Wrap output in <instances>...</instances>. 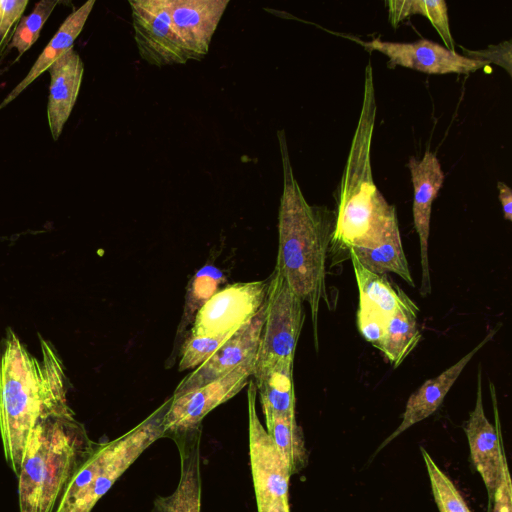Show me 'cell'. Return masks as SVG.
Instances as JSON below:
<instances>
[{
    "mask_svg": "<svg viewBox=\"0 0 512 512\" xmlns=\"http://www.w3.org/2000/svg\"><path fill=\"white\" fill-rule=\"evenodd\" d=\"M40 343L41 360L11 328L0 340V436L5 460L16 476L37 421L70 409L62 361L49 341L41 337Z\"/></svg>",
    "mask_w": 512,
    "mask_h": 512,
    "instance_id": "1",
    "label": "cell"
},
{
    "mask_svg": "<svg viewBox=\"0 0 512 512\" xmlns=\"http://www.w3.org/2000/svg\"><path fill=\"white\" fill-rule=\"evenodd\" d=\"M283 168V192L278 213V255L275 269L293 292L307 302L318 348L321 301L328 305L326 270L335 212L310 205L294 177L285 132H277Z\"/></svg>",
    "mask_w": 512,
    "mask_h": 512,
    "instance_id": "2",
    "label": "cell"
},
{
    "mask_svg": "<svg viewBox=\"0 0 512 512\" xmlns=\"http://www.w3.org/2000/svg\"><path fill=\"white\" fill-rule=\"evenodd\" d=\"M377 112L373 70L365 67L363 100L344 171L335 193L334 250L374 247L398 227L396 210L373 181L371 143Z\"/></svg>",
    "mask_w": 512,
    "mask_h": 512,
    "instance_id": "3",
    "label": "cell"
},
{
    "mask_svg": "<svg viewBox=\"0 0 512 512\" xmlns=\"http://www.w3.org/2000/svg\"><path fill=\"white\" fill-rule=\"evenodd\" d=\"M97 446L71 408L37 421L17 476L20 512H56L71 479Z\"/></svg>",
    "mask_w": 512,
    "mask_h": 512,
    "instance_id": "4",
    "label": "cell"
},
{
    "mask_svg": "<svg viewBox=\"0 0 512 512\" xmlns=\"http://www.w3.org/2000/svg\"><path fill=\"white\" fill-rule=\"evenodd\" d=\"M171 397L120 437L98 443L77 470L56 512H92L120 476L156 440L164 437V418Z\"/></svg>",
    "mask_w": 512,
    "mask_h": 512,
    "instance_id": "5",
    "label": "cell"
},
{
    "mask_svg": "<svg viewBox=\"0 0 512 512\" xmlns=\"http://www.w3.org/2000/svg\"><path fill=\"white\" fill-rule=\"evenodd\" d=\"M304 320L303 301L274 269L268 279L264 326L254 371L279 361L294 360Z\"/></svg>",
    "mask_w": 512,
    "mask_h": 512,
    "instance_id": "6",
    "label": "cell"
},
{
    "mask_svg": "<svg viewBox=\"0 0 512 512\" xmlns=\"http://www.w3.org/2000/svg\"><path fill=\"white\" fill-rule=\"evenodd\" d=\"M256 396V385L250 380L247 388L249 455L257 512H290L288 490L291 474L260 422Z\"/></svg>",
    "mask_w": 512,
    "mask_h": 512,
    "instance_id": "7",
    "label": "cell"
},
{
    "mask_svg": "<svg viewBox=\"0 0 512 512\" xmlns=\"http://www.w3.org/2000/svg\"><path fill=\"white\" fill-rule=\"evenodd\" d=\"M268 280L238 282L214 292L198 309L189 335L232 336L263 306Z\"/></svg>",
    "mask_w": 512,
    "mask_h": 512,
    "instance_id": "8",
    "label": "cell"
},
{
    "mask_svg": "<svg viewBox=\"0 0 512 512\" xmlns=\"http://www.w3.org/2000/svg\"><path fill=\"white\" fill-rule=\"evenodd\" d=\"M253 358L228 374L178 397L164 418V437L174 438L201 427L204 417L217 406L238 394L250 381L255 369Z\"/></svg>",
    "mask_w": 512,
    "mask_h": 512,
    "instance_id": "9",
    "label": "cell"
},
{
    "mask_svg": "<svg viewBox=\"0 0 512 512\" xmlns=\"http://www.w3.org/2000/svg\"><path fill=\"white\" fill-rule=\"evenodd\" d=\"M129 5L134 39L144 61L163 67L191 60L173 29L167 0H130Z\"/></svg>",
    "mask_w": 512,
    "mask_h": 512,
    "instance_id": "10",
    "label": "cell"
},
{
    "mask_svg": "<svg viewBox=\"0 0 512 512\" xmlns=\"http://www.w3.org/2000/svg\"><path fill=\"white\" fill-rule=\"evenodd\" d=\"M369 52L378 51L389 59V66H401L427 74H468L488 65L484 61L470 59L428 39L415 42H390L374 38L364 41L355 36L339 34Z\"/></svg>",
    "mask_w": 512,
    "mask_h": 512,
    "instance_id": "11",
    "label": "cell"
},
{
    "mask_svg": "<svg viewBox=\"0 0 512 512\" xmlns=\"http://www.w3.org/2000/svg\"><path fill=\"white\" fill-rule=\"evenodd\" d=\"M481 370L477 374L476 401L473 410L464 426L471 459L480 474L489 497L490 511L497 488L501 482L503 471L507 465L502 447L498 413L496 409L495 388L491 383L493 406L497 426L494 427L487 419L482 399Z\"/></svg>",
    "mask_w": 512,
    "mask_h": 512,
    "instance_id": "12",
    "label": "cell"
},
{
    "mask_svg": "<svg viewBox=\"0 0 512 512\" xmlns=\"http://www.w3.org/2000/svg\"><path fill=\"white\" fill-rule=\"evenodd\" d=\"M265 319V302L258 313L237 330L206 361L190 372L176 387L172 397L212 382L241 364L256 358Z\"/></svg>",
    "mask_w": 512,
    "mask_h": 512,
    "instance_id": "13",
    "label": "cell"
},
{
    "mask_svg": "<svg viewBox=\"0 0 512 512\" xmlns=\"http://www.w3.org/2000/svg\"><path fill=\"white\" fill-rule=\"evenodd\" d=\"M408 168L414 190L413 221L419 236L421 258V287L420 294L431 293L430 268L428 262V238L432 203L444 182V173L436 155L426 151L421 160L410 157Z\"/></svg>",
    "mask_w": 512,
    "mask_h": 512,
    "instance_id": "14",
    "label": "cell"
},
{
    "mask_svg": "<svg viewBox=\"0 0 512 512\" xmlns=\"http://www.w3.org/2000/svg\"><path fill=\"white\" fill-rule=\"evenodd\" d=\"M173 29L191 60L208 52L229 0H167Z\"/></svg>",
    "mask_w": 512,
    "mask_h": 512,
    "instance_id": "15",
    "label": "cell"
},
{
    "mask_svg": "<svg viewBox=\"0 0 512 512\" xmlns=\"http://www.w3.org/2000/svg\"><path fill=\"white\" fill-rule=\"evenodd\" d=\"M499 327L500 325L491 330L480 343H478L460 360L444 370L438 376L426 380L414 393L411 394L407 400L400 424L385 440H383L376 453L386 447L407 429L428 418L441 406L445 396L448 394L466 365L485 344L492 340Z\"/></svg>",
    "mask_w": 512,
    "mask_h": 512,
    "instance_id": "16",
    "label": "cell"
},
{
    "mask_svg": "<svg viewBox=\"0 0 512 512\" xmlns=\"http://www.w3.org/2000/svg\"><path fill=\"white\" fill-rule=\"evenodd\" d=\"M180 456L175 490L155 499L152 512H201V427L174 437Z\"/></svg>",
    "mask_w": 512,
    "mask_h": 512,
    "instance_id": "17",
    "label": "cell"
},
{
    "mask_svg": "<svg viewBox=\"0 0 512 512\" xmlns=\"http://www.w3.org/2000/svg\"><path fill=\"white\" fill-rule=\"evenodd\" d=\"M50 87L47 104V120L54 141L62 133L77 100L84 65L79 54L70 49L48 69Z\"/></svg>",
    "mask_w": 512,
    "mask_h": 512,
    "instance_id": "18",
    "label": "cell"
},
{
    "mask_svg": "<svg viewBox=\"0 0 512 512\" xmlns=\"http://www.w3.org/2000/svg\"><path fill=\"white\" fill-rule=\"evenodd\" d=\"M94 4L95 0H89L66 17L27 75L0 103V109L13 101L22 91L35 81L37 77L48 70L54 62L61 58L70 49H73L74 41L80 35Z\"/></svg>",
    "mask_w": 512,
    "mask_h": 512,
    "instance_id": "19",
    "label": "cell"
},
{
    "mask_svg": "<svg viewBox=\"0 0 512 512\" xmlns=\"http://www.w3.org/2000/svg\"><path fill=\"white\" fill-rule=\"evenodd\" d=\"M293 361H279L254 371V383L264 415L295 417Z\"/></svg>",
    "mask_w": 512,
    "mask_h": 512,
    "instance_id": "20",
    "label": "cell"
},
{
    "mask_svg": "<svg viewBox=\"0 0 512 512\" xmlns=\"http://www.w3.org/2000/svg\"><path fill=\"white\" fill-rule=\"evenodd\" d=\"M417 312V305L404 293L376 346L394 368L406 359L421 339Z\"/></svg>",
    "mask_w": 512,
    "mask_h": 512,
    "instance_id": "21",
    "label": "cell"
},
{
    "mask_svg": "<svg viewBox=\"0 0 512 512\" xmlns=\"http://www.w3.org/2000/svg\"><path fill=\"white\" fill-rule=\"evenodd\" d=\"M359 289V309L373 313L386 321L400 304L404 292L394 287L385 275L365 269L354 257H350Z\"/></svg>",
    "mask_w": 512,
    "mask_h": 512,
    "instance_id": "22",
    "label": "cell"
},
{
    "mask_svg": "<svg viewBox=\"0 0 512 512\" xmlns=\"http://www.w3.org/2000/svg\"><path fill=\"white\" fill-rule=\"evenodd\" d=\"M347 256L354 257L372 273L385 275L391 272L400 276L410 286H415L402 246L399 227L376 246L351 248Z\"/></svg>",
    "mask_w": 512,
    "mask_h": 512,
    "instance_id": "23",
    "label": "cell"
},
{
    "mask_svg": "<svg viewBox=\"0 0 512 512\" xmlns=\"http://www.w3.org/2000/svg\"><path fill=\"white\" fill-rule=\"evenodd\" d=\"M266 431L286 462L291 476L308 464L304 435L295 417L264 415Z\"/></svg>",
    "mask_w": 512,
    "mask_h": 512,
    "instance_id": "24",
    "label": "cell"
},
{
    "mask_svg": "<svg viewBox=\"0 0 512 512\" xmlns=\"http://www.w3.org/2000/svg\"><path fill=\"white\" fill-rule=\"evenodd\" d=\"M385 4L393 27H397L401 21L412 15L420 14L429 19L445 47L455 51L449 26L448 8L444 0H388Z\"/></svg>",
    "mask_w": 512,
    "mask_h": 512,
    "instance_id": "25",
    "label": "cell"
},
{
    "mask_svg": "<svg viewBox=\"0 0 512 512\" xmlns=\"http://www.w3.org/2000/svg\"><path fill=\"white\" fill-rule=\"evenodd\" d=\"M420 450L439 512H471L451 479L438 467L424 448Z\"/></svg>",
    "mask_w": 512,
    "mask_h": 512,
    "instance_id": "26",
    "label": "cell"
},
{
    "mask_svg": "<svg viewBox=\"0 0 512 512\" xmlns=\"http://www.w3.org/2000/svg\"><path fill=\"white\" fill-rule=\"evenodd\" d=\"M58 3V0H41L29 15L21 17L9 45L18 51L16 61L38 40L44 23Z\"/></svg>",
    "mask_w": 512,
    "mask_h": 512,
    "instance_id": "27",
    "label": "cell"
},
{
    "mask_svg": "<svg viewBox=\"0 0 512 512\" xmlns=\"http://www.w3.org/2000/svg\"><path fill=\"white\" fill-rule=\"evenodd\" d=\"M231 336H191L184 341L179 359V371L196 368L206 361Z\"/></svg>",
    "mask_w": 512,
    "mask_h": 512,
    "instance_id": "28",
    "label": "cell"
},
{
    "mask_svg": "<svg viewBox=\"0 0 512 512\" xmlns=\"http://www.w3.org/2000/svg\"><path fill=\"white\" fill-rule=\"evenodd\" d=\"M465 57L484 61L487 64L494 63L507 71L512 76V41H503L497 45H490L482 50H469L462 47Z\"/></svg>",
    "mask_w": 512,
    "mask_h": 512,
    "instance_id": "29",
    "label": "cell"
},
{
    "mask_svg": "<svg viewBox=\"0 0 512 512\" xmlns=\"http://www.w3.org/2000/svg\"><path fill=\"white\" fill-rule=\"evenodd\" d=\"M388 321L366 311L358 310L357 324L361 335L375 347L381 340Z\"/></svg>",
    "mask_w": 512,
    "mask_h": 512,
    "instance_id": "30",
    "label": "cell"
},
{
    "mask_svg": "<svg viewBox=\"0 0 512 512\" xmlns=\"http://www.w3.org/2000/svg\"><path fill=\"white\" fill-rule=\"evenodd\" d=\"M28 0H0V38L22 17Z\"/></svg>",
    "mask_w": 512,
    "mask_h": 512,
    "instance_id": "31",
    "label": "cell"
},
{
    "mask_svg": "<svg viewBox=\"0 0 512 512\" xmlns=\"http://www.w3.org/2000/svg\"><path fill=\"white\" fill-rule=\"evenodd\" d=\"M493 502L492 512H512V484L507 465L504 468Z\"/></svg>",
    "mask_w": 512,
    "mask_h": 512,
    "instance_id": "32",
    "label": "cell"
},
{
    "mask_svg": "<svg viewBox=\"0 0 512 512\" xmlns=\"http://www.w3.org/2000/svg\"><path fill=\"white\" fill-rule=\"evenodd\" d=\"M497 187L504 219L512 221V190L506 183L501 181L498 182Z\"/></svg>",
    "mask_w": 512,
    "mask_h": 512,
    "instance_id": "33",
    "label": "cell"
}]
</instances>
